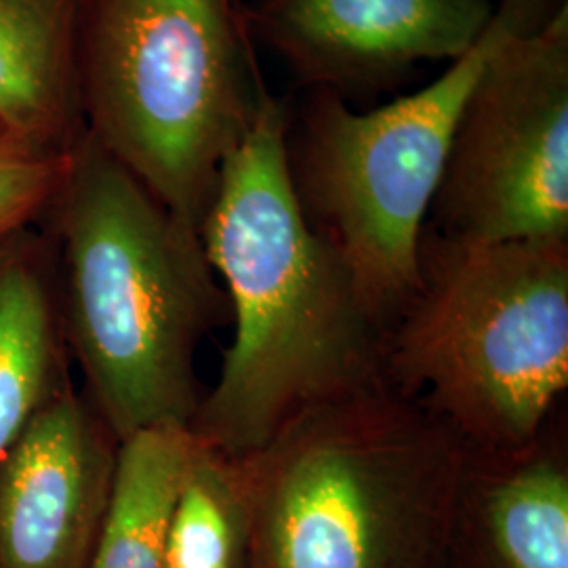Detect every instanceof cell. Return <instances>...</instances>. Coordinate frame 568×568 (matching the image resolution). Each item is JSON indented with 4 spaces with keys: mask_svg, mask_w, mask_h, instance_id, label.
<instances>
[{
    "mask_svg": "<svg viewBox=\"0 0 568 568\" xmlns=\"http://www.w3.org/2000/svg\"><path fill=\"white\" fill-rule=\"evenodd\" d=\"M284 129L286 100L267 89L199 225L234 335L187 429L232 459L257 453L312 406L386 386V321L307 222Z\"/></svg>",
    "mask_w": 568,
    "mask_h": 568,
    "instance_id": "obj_1",
    "label": "cell"
},
{
    "mask_svg": "<svg viewBox=\"0 0 568 568\" xmlns=\"http://www.w3.org/2000/svg\"><path fill=\"white\" fill-rule=\"evenodd\" d=\"M51 215L61 321L84 398L122 440L192 422L196 356L230 314L199 230L164 209L87 131Z\"/></svg>",
    "mask_w": 568,
    "mask_h": 568,
    "instance_id": "obj_2",
    "label": "cell"
},
{
    "mask_svg": "<svg viewBox=\"0 0 568 568\" xmlns=\"http://www.w3.org/2000/svg\"><path fill=\"white\" fill-rule=\"evenodd\" d=\"M467 455L432 410L392 387L307 408L239 459L244 568H453Z\"/></svg>",
    "mask_w": 568,
    "mask_h": 568,
    "instance_id": "obj_3",
    "label": "cell"
},
{
    "mask_svg": "<svg viewBox=\"0 0 568 568\" xmlns=\"http://www.w3.org/2000/svg\"><path fill=\"white\" fill-rule=\"evenodd\" d=\"M384 379L469 453L535 443L568 387V241L424 232L417 291L387 325Z\"/></svg>",
    "mask_w": 568,
    "mask_h": 568,
    "instance_id": "obj_4",
    "label": "cell"
},
{
    "mask_svg": "<svg viewBox=\"0 0 568 568\" xmlns=\"http://www.w3.org/2000/svg\"><path fill=\"white\" fill-rule=\"evenodd\" d=\"M74 77L87 133L199 230L270 89L241 0H81Z\"/></svg>",
    "mask_w": 568,
    "mask_h": 568,
    "instance_id": "obj_5",
    "label": "cell"
},
{
    "mask_svg": "<svg viewBox=\"0 0 568 568\" xmlns=\"http://www.w3.org/2000/svg\"><path fill=\"white\" fill-rule=\"evenodd\" d=\"M567 2L497 0L487 32L466 55L375 110H354L323 89L286 100V166L305 217L386 325L417 291L429 206L474 82L501 44Z\"/></svg>",
    "mask_w": 568,
    "mask_h": 568,
    "instance_id": "obj_6",
    "label": "cell"
},
{
    "mask_svg": "<svg viewBox=\"0 0 568 568\" xmlns=\"http://www.w3.org/2000/svg\"><path fill=\"white\" fill-rule=\"evenodd\" d=\"M426 232L455 244L568 241V2L483 68Z\"/></svg>",
    "mask_w": 568,
    "mask_h": 568,
    "instance_id": "obj_7",
    "label": "cell"
},
{
    "mask_svg": "<svg viewBox=\"0 0 568 568\" xmlns=\"http://www.w3.org/2000/svg\"><path fill=\"white\" fill-rule=\"evenodd\" d=\"M497 0H241L255 49L297 87L345 102L394 89L422 63L459 60L487 32Z\"/></svg>",
    "mask_w": 568,
    "mask_h": 568,
    "instance_id": "obj_8",
    "label": "cell"
},
{
    "mask_svg": "<svg viewBox=\"0 0 568 568\" xmlns=\"http://www.w3.org/2000/svg\"><path fill=\"white\" fill-rule=\"evenodd\" d=\"M121 440L70 386L0 459V568H91Z\"/></svg>",
    "mask_w": 568,
    "mask_h": 568,
    "instance_id": "obj_9",
    "label": "cell"
},
{
    "mask_svg": "<svg viewBox=\"0 0 568 568\" xmlns=\"http://www.w3.org/2000/svg\"><path fill=\"white\" fill-rule=\"evenodd\" d=\"M453 568H568L565 443L544 434L509 453H469Z\"/></svg>",
    "mask_w": 568,
    "mask_h": 568,
    "instance_id": "obj_10",
    "label": "cell"
},
{
    "mask_svg": "<svg viewBox=\"0 0 568 568\" xmlns=\"http://www.w3.org/2000/svg\"><path fill=\"white\" fill-rule=\"evenodd\" d=\"M70 386L55 251L28 225L0 239V459Z\"/></svg>",
    "mask_w": 568,
    "mask_h": 568,
    "instance_id": "obj_11",
    "label": "cell"
},
{
    "mask_svg": "<svg viewBox=\"0 0 568 568\" xmlns=\"http://www.w3.org/2000/svg\"><path fill=\"white\" fill-rule=\"evenodd\" d=\"M81 0H0V126L37 152L72 143L74 37Z\"/></svg>",
    "mask_w": 568,
    "mask_h": 568,
    "instance_id": "obj_12",
    "label": "cell"
},
{
    "mask_svg": "<svg viewBox=\"0 0 568 568\" xmlns=\"http://www.w3.org/2000/svg\"><path fill=\"white\" fill-rule=\"evenodd\" d=\"M194 445L183 426L148 427L122 438L91 568H164L169 527Z\"/></svg>",
    "mask_w": 568,
    "mask_h": 568,
    "instance_id": "obj_13",
    "label": "cell"
},
{
    "mask_svg": "<svg viewBox=\"0 0 568 568\" xmlns=\"http://www.w3.org/2000/svg\"><path fill=\"white\" fill-rule=\"evenodd\" d=\"M248 527L241 462L196 440L173 509L164 568H244Z\"/></svg>",
    "mask_w": 568,
    "mask_h": 568,
    "instance_id": "obj_14",
    "label": "cell"
},
{
    "mask_svg": "<svg viewBox=\"0 0 568 568\" xmlns=\"http://www.w3.org/2000/svg\"><path fill=\"white\" fill-rule=\"evenodd\" d=\"M68 152H37L0 142V239L34 224L60 190Z\"/></svg>",
    "mask_w": 568,
    "mask_h": 568,
    "instance_id": "obj_15",
    "label": "cell"
},
{
    "mask_svg": "<svg viewBox=\"0 0 568 568\" xmlns=\"http://www.w3.org/2000/svg\"><path fill=\"white\" fill-rule=\"evenodd\" d=\"M2 140H4V131H2V126H0V142H2ZM4 142H7V140H4Z\"/></svg>",
    "mask_w": 568,
    "mask_h": 568,
    "instance_id": "obj_16",
    "label": "cell"
}]
</instances>
